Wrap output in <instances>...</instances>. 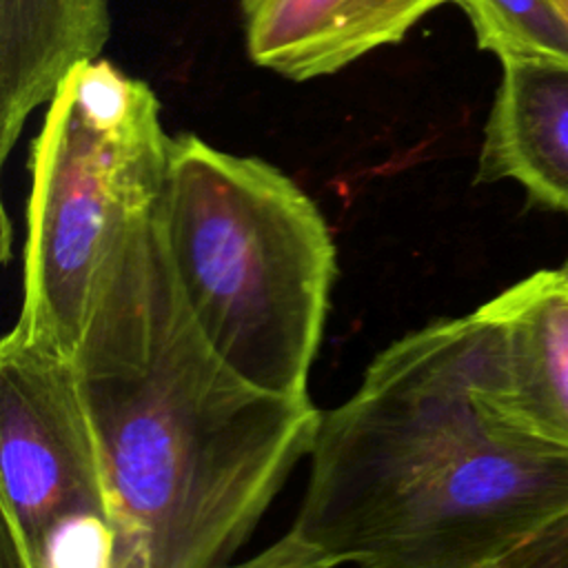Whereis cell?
<instances>
[{
	"instance_id": "1",
	"label": "cell",
	"mask_w": 568,
	"mask_h": 568,
	"mask_svg": "<svg viewBox=\"0 0 568 568\" xmlns=\"http://www.w3.org/2000/svg\"><path fill=\"white\" fill-rule=\"evenodd\" d=\"M158 209L104 262L71 366L118 515L151 568H217L311 455L322 410L246 382L213 351Z\"/></svg>"
},
{
	"instance_id": "2",
	"label": "cell",
	"mask_w": 568,
	"mask_h": 568,
	"mask_svg": "<svg viewBox=\"0 0 568 568\" xmlns=\"http://www.w3.org/2000/svg\"><path fill=\"white\" fill-rule=\"evenodd\" d=\"M473 313L404 333L322 413L293 530L346 568H493L568 513V453L479 390Z\"/></svg>"
},
{
	"instance_id": "3",
	"label": "cell",
	"mask_w": 568,
	"mask_h": 568,
	"mask_svg": "<svg viewBox=\"0 0 568 568\" xmlns=\"http://www.w3.org/2000/svg\"><path fill=\"white\" fill-rule=\"evenodd\" d=\"M158 222L180 293L213 351L264 390L308 397L337 280V246L311 195L262 158L180 133Z\"/></svg>"
},
{
	"instance_id": "4",
	"label": "cell",
	"mask_w": 568,
	"mask_h": 568,
	"mask_svg": "<svg viewBox=\"0 0 568 568\" xmlns=\"http://www.w3.org/2000/svg\"><path fill=\"white\" fill-rule=\"evenodd\" d=\"M171 135L153 89L109 60L78 64L29 153L22 306L13 333L73 357L98 275L162 197Z\"/></svg>"
},
{
	"instance_id": "5",
	"label": "cell",
	"mask_w": 568,
	"mask_h": 568,
	"mask_svg": "<svg viewBox=\"0 0 568 568\" xmlns=\"http://www.w3.org/2000/svg\"><path fill=\"white\" fill-rule=\"evenodd\" d=\"M0 475L2 532L22 548L67 515H118L71 359L13 331L0 342Z\"/></svg>"
},
{
	"instance_id": "6",
	"label": "cell",
	"mask_w": 568,
	"mask_h": 568,
	"mask_svg": "<svg viewBox=\"0 0 568 568\" xmlns=\"http://www.w3.org/2000/svg\"><path fill=\"white\" fill-rule=\"evenodd\" d=\"M475 315L488 408L513 430L568 453V282L557 268L535 271Z\"/></svg>"
},
{
	"instance_id": "7",
	"label": "cell",
	"mask_w": 568,
	"mask_h": 568,
	"mask_svg": "<svg viewBox=\"0 0 568 568\" xmlns=\"http://www.w3.org/2000/svg\"><path fill=\"white\" fill-rule=\"evenodd\" d=\"M450 2L459 0H240V11L253 64L306 82L402 42Z\"/></svg>"
},
{
	"instance_id": "8",
	"label": "cell",
	"mask_w": 568,
	"mask_h": 568,
	"mask_svg": "<svg viewBox=\"0 0 568 568\" xmlns=\"http://www.w3.org/2000/svg\"><path fill=\"white\" fill-rule=\"evenodd\" d=\"M517 182L532 202L568 213V60L513 58L484 126L477 182Z\"/></svg>"
},
{
	"instance_id": "9",
	"label": "cell",
	"mask_w": 568,
	"mask_h": 568,
	"mask_svg": "<svg viewBox=\"0 0 568 568\" xmlns=\"http://www.w3.org/2000/svg\"><path fill=\"white\" fill-rule=\"evenodd\" d=\"M111 36L109 0H0V160L62 80L98 60Z\"/></svg>"
},
{
	"instance_id": "10",
	"label": "cell",
	"mask_w": 568,
	"mask_h": 568,
	"mask_svg": "<svg viewBox=\"0 0 568 568\" xmlns=\"http://www.w3.org/2000/svg\"><path fill=\"white\" fill-rule=\"evenodd\" d=\"M477 47L501 62L513 58L568 60V11L559 0H459Z\"/></svg>"
},
{
	"instance_id": "11",
	"label": "cell",
	"mask_w": 568,
	"mask_h": 568,
	"mask_svg": "<svg viewBox=\"0 0 568 568\" xmlns=\"http://www.w3.org/2000/svg\"><path fill=\"white\" fill-rule=\"evenodd\" d=\"M217 568H346L302 539L293 528L244 561H226ZM495 568V566H493Z\"/></svg>"
},
{
	"instance_id": "12",
	"label": "cell",
	"mask_w": 568,
	"mask_h": 568,
	"mask_svg": "<svg viewBox=\"0 0 568 568\" xmlns=\"http://www.w3.org/2000/svg\"><path fill=\"white\" fill-rule=\"evenodd\" d=\"M495 568H568V513L506 555Z\"/></svg>"
},
{
	"instance_id": "13",
	"label": "cell",
	"mask_w": 568,
	"mask_h": 568,
	"mask_svg": "<svg viewBox=\"0 0 568 568\" xmlns=\"http://www.w3.org/2000/svg\"><path fill=\"white\" fill-rule=\"evenodd\" d=\"M118 568H151L149 555H146V550L142 548L140 541H135V544L126 550V555L122 557V561H120Z\"/></svg>"
},
{
	"instance_id": "14",
	"label": "cell",
	"mask_w": 568,
	"mask_h": 568,
	"mask_svg": "<svg viewBox=\"0 0 568 568\" xmlns=\"http://www.w3.org/2000/svg\"><path fill=\"white\" fill-rule=\"evenodd\" d=\"M557 271H559V273H561V277L568 282V260H566V262H564V264H561Z\"/></svg>"
},
{
	"instance_id": "15",
	"label": "cell",
	"mask_w": 568,
	"mask_h": 568,
	"mask_svg": "<svg viewBox=\"0 0 568 568\" xmlns=\"http://www.w3.org/2000/svg\"><path fill=\"white\" fill-rule=\"evenodd\" d=\"M561 4H564V9L568 11V0H561Z\"/></svg>"
},
{
	"instance_id": "16",
	"label": "cell",
	"mask_w": 568,
	"mask_h": 568,
	"mask_svg": "<svg viewBox=\"0 0 568 568\" xmlns=\"http://www.w3.org/2000/svg\"><path fill=\"white\" fill-rule=\"evenodd\" d=\"M559 2H561V0H559Z\"/></svg>"
}]
</instances>
